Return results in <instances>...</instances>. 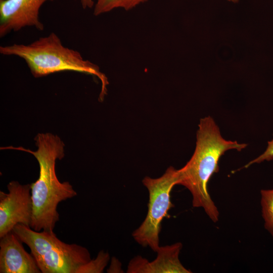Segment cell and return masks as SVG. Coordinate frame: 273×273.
<instances>
[{
  "label": "cell",
  "mask_w": 273,
  "mask_h": 273,
  "mask_svg": "<svg viewBox=\"0 0 273 273\" xmlns=\"http://www.w3.org/2000/svg\"><path fill=\"white\" fill-rule=\"evenodd\" d=\"M109 260V254L101 251L96 258L91 259L88 262L81 266L77 273L102 272L108 264Z\"/></svg>",
  "instance_id": "cell-12"
},
{
  "label": "cell",
  "mask_w": 273,
  "mask_h": 273,
  "mask_svg": "<svg viewBox=\"0 0 273 273\" xmlns=\"http://www.w3.org/2000/svg\"><path fill=\"white\" fill-rule=\"evenodd\" d=\"M0 238L1 273L41 272L33 255L25 251L13 231Z\"/></svg>",
  "instance_id": "cell-8"
},
{
  "label": "cell",
  "mask_w": 273,
  "mask_h": 273,
  "mask_svg": "<svg viewBox=\"0 0 273 273\" xmlns=\"http://www.w3.org/2000/svg\"><path fill=\"white\" fill-rule=\"evenodd\" d=\"M182 248L180 242L160 247L157 257L150 262L138 255L129 262L127 269L128 273H190L179 259Z\"/></svg>",
  "instance_id": "cell-9"
},
{
  "label": "cell",
  "mask_w": 273,
  "mask_h": 273,
  "mask_svg": "<svg viewBox=\"0 0 273 273\" xmlns=\"http://www.w3.org/2000/svg\"><path fill=\"white\" fill-rule=\"evenodd\" d=\"M262 216L264 228L273 238V188L260 191Z\"/></svg>",
  "instance_id": "cell-11"
},
{
  "label": "cell",
  "mask_w": 273,
  "mask_h": 273,
  "mask_svg": "<svg viewBox=\"0 0 273 273\" xmlns=\"http://www.w3.org/2000/svg\"><path fill=\"white\" fill-rule=\"evenodd\" d=\"M37 149L33 151L22 147L1 148L29 153L36 159L39 167L37 180L30 184L33 212L30 228L34 231L53 232L59 220L58 205L77 195L68 181L61 183L56 173V162L64 156V144L57 135L39 133L34 139Z\"/></svg>",
  "instance_id": "cell-1"
},
{
  "label": "cell",
  "mask_w": 273,
  "mask_h": 273,
  "mask_svg": "<svg viewBox=\"0 0 273 273\" xmlns=\"http://www.w3.org/2000/svg\"><path fill=\"white\" fill-rule=\"evenodd\" d=\"M178 180L177 169L170 166L161 176L156 178L146 176L142 181L149 192L148 211L145 219L132 236L140 245L148 246L154 252L160 247L159 235L162 221L169 217L168 211L173 207L170 193Z\"/></svg>",
  "instance_id": "cell-5"
},
{
  "label": "cell",
  "mask_w": 273,
  "mask_h": 273,
  "mask_svg": "<svg viewBox=\"0 0 273 273\" xmlns=\"http://www.w3.org/2000/svg\"><path fill=\"white\" fill-rule=\"evenodd\" d=\"M0 53L3 55L16 56L23 59L36 78L63 71H74L94 76L101 83L99 100H103L107 94L109 81L99 67L84 60L79 52L64 46L54 32L28 44L14 43L1 46Z\"/></svg>",
  "instance_id": "cell-3"
},
{
  "label": "cell",
  "mask_w": 273,
  "mask_h": 273,
  "mask_svg": "<svg viewBox=\"0 0 273 273\" xmlns=\"http://www.w3.org/2000/svg\"><path fill=\"white\" fill-rule=\"evenodd\" d=\"M194 152L186 164L177 169V185L186 187L192 196L194 207L202 208L214 222L219 218V211L208 191V183L219 170L220 157L228 150L241 151L247 145L224 139L213 118H202L197 132Z\"/></svg>",
  "instance_id": "cell-2"
},
{
  "label": "cell",
  "mask_w": 273,
  "mask_h": 273,
  "mask_svg": "<svg viewBox=\"0 0 273 273\" xmlns=\"http://www.w3.org/2000/svg\"><path fill=\"white\" fill-rule=\"evenodd\" d=\"M9 191H0V238L13 231L17 224L30 227L33 205L30 184L12 181Z\"/></svg>",
  "instance_id": "cell-6"
},
{
  "label": "cell",
  "mask_w": 273,
  "mask_h": 273,
  "mask_svg": "<svg viewBox=\"0 0 273 273\" xmlns=\"http://www.w3.org/2000/svg\"><path fill=\"white\" fill-rule=\"evenodd\" d=\"M12 231L29 247L42 273H77L92 259L85 247L65 243L54 232H38L22 224Z\"/></svg>",
  "instance_id": "cell-4"
},
{
  "label": "cell",
  "mask_w": 273,
  "mask_h": 273,
  "mask_svg": "<svg viewBox=\"0 0 273 273\" xmlns=\"http://www.w3.org/2000/svg\"><path fill=\"white\" fill-rule=\"evenodd\" d=\"M148 0H96L95 3L94 14L100 15L115 9L130 10Z\"/></svg>",
  "instance_id": "cell-10"
},
{
  "label": "cell",
  "mask_w": 273,
  "mask_h": 273,
  "mask_svg": "<svg viewBox=\"0 0 273 273\" xmlns=\"http://www.w3.org/2000/svg\"><path fill=\"white\" fill-rule=\"evenodd\" d=\"M273 160V139L267 142V146L263 153L254 159L249 162L245 165L247 168L255 163H260L265 161H270Z\"/></svg>",
  "instance_id": "cell-13"
},
{
  "label": "cell",
  "mask_w": 273,
  "mask_h": 273,
  "mask_svg": "<svg viewBox=\"0 0 273 273\" xmlns=\"http://www.w3.org/2000/svg\"><path fill=\"white\" fill-rule=\"evenodd\" d=\"M228 1L230 2H232L234 3H237L239 2V0H228Z\"/></svg>",
  "instance_id": "cell-15"
},
{
  "label": "cell",
  "mask_w": 273,
  "mask_h": 273,
  "mask_svg": "<svg viewBox=\"0 0 273 273\" xmlns=\"http://www.w3.org/2000/svg\"><path fill=\"white\" fill-rule=\"evenodd\" d=\"M54 0H0V36L25 27L39 31L44 25L39 20V10L47 1Z\"/></svg>",
  "instance_id": "cell-7"
},
{
  "label": "cell",
  "mask_w": 273,
  "mask_h": 273,
  "mask_svg": "<svg viewBox=\"0 0 273 273\" xmlns=\"http://www.w3.org/2000/svg\"><path fill=\"white\" fill-rule=\"evenodd\" d=\"M78 1L81 4L82 7L85 9H90L94 7L95 2L94 0H74Z\"/></svg>",
  "instance_id": "cell-14"
}]
</instances>
